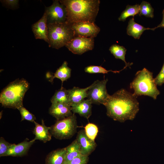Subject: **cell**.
<instances>
[{
	"label": "cell",
	"mask_w": 164,
	"mask_h": 164,
	"mask_svg": "<svg viewBox=\"0 0 164 164\" xmlns=\"http://www.w3.org/2000/svg\"><path fill=\"white\" fill-rule=\"evenodd\" d=\"M103 105L106 108L108 116L121 122L133 120L139 110L136 97L124 89L109 95Z\"/></svg>",
	"instance_id": "cell-1"
},
{
	"label": "cell",
	"mask_w": 164,
	"mask_h": 164,
	"mask_svg": "<svg viewBox=\"0 0 164 164\" xmlns=\"http://www.w3.org/2000/svg\"><path fill=\"white\" fill-rule=\"evenodd\" d=\"M66 7V22L70 24L80 22H94L98 14L99 0H61Z\"/></svg>",
	"instance_id": "cell-2"
},
{
	"label": "cell",
	"mask_w": 164,
	"mask_h": 164,
	"mask_svg": "<svg viewBox=\"0 0 164 164\" xmlns=\"http://www.w3.org/2000/svg\"><path fill=\"white\" fill-rule=\"evenodd\" d=\"M29 87V82L23 78L10 82L2 91L0 103L5 108L18 109L23 106V98Z\"/></svg>",
	"instance_id": "cell-3"
},
{
	"label": "cell",
	"mask_w": 164,
	"mask_h": 164,
	"mask_svg": "<svg viewBox=\"0 0 164 164\" xmlns=\"http://www.w3.org/2000/svg\"><path fill=\"white\" fill-rule=\"evenodd\" d=\"M130 84V88L134 91L133 94L137 97L141 95L148 96L156 99L160 94L157 87L153 73L146 68L138 71Z\"/></svg>",
	"instance_id": "cell-4"
},
{
	"label": "cell",
	"mask_w": 164,
	"mask_h": 164,
	"mask_svg": "<svg viewBox=\"0 0 164 164\" xmlns=\"http://www.w3.org/2000/svg\"><path fill=\"white\" fill-rule=\"evenodd\" d=\"M47 27L49 47L58 49L75 36L71 25L66 22L47 24Z\"/></svg>",
	"instance_id": "cell-5"
},
{
	"label": "cell",
	"mask_w": 164,
	"mask_h": 164,
	"mask_svg": "<svg viewBox=\"0 0 164 164\" xmlns=\"http://www.w3.org/2000/svg\"><path fill=\"white\" fill-rule=\"evenodd\" d=\"M77 127L76 117L73 113L69 117L57 120L51 126L50 132L52 135L56 139H68L76 133Z\"/></svg>",
	"instance_id": "cell-6"
},
{
	"label": "cell",
	"mask_w": 164,
	"mask_h": 164,
	"mask_svg": "<svg viewBox=\"0 0 164 164\" xmlns=\"http://www.w3.org/2000/svg\"><path fill=\"white\" fill-rule=\"evenodd\" d=\"M108 79L97 80L87 92V98L92 104H104L109 95L106 88Z\"/></svg>",
	"instance_id": "cell-7"
},
{
	"label": "cell",
	"mask_w": 164,
	"mask_h": 164,
	"mask_svg": "<svg viewBox=\"0 0 164 164\" xmlns=\"http://www.w3.org/2000/svg\"><path fill=\"white\" fill-rule=\"evenodd\" d=\"M47 24L63 23L66 22L67 13L65 6L59 0L53 1L52 4L46 7Z\"/></svg>",
	"instance_id": "cell-8"
},
{
	"label": "cell",
	"mask_w": 164,
	"mask_h": 164,
	"mask_svg": "<svg viewBox=\"0 0 164 164\" xmlns=\"http://www.w3.org/2000/svg\"><path fill=\"white\" fill-rule=\"evenodd\" d=\"M73 54L81 55L94 47V38L75 36L65 46Z\"/></svg>",
	"instance_id": "cell-9"
},
{
	"label": "cell",
	"mask_w": 164,
	"mask_h": 164,
	"mask_svg": "<svg viewBox=\"0 0 164 164\" xmlns=\"http://www.w3.org/2000/svg\"><path fill=\"white\" fill-rule=\"evenodd\" d=\"M75 36L94 38L100 31V28L94 22H80L71 24Z\"/></svg>",
	"instance_id": "cell-10"
},
{
	"label": "cell",
	"mask_w": 164,
	"mask_h": 164,
	"mask_svg": "<svg viewBox=\"0 0 164 164\" xmlns=\"http://www.w3.org/2000/svg\"><path fill=\"white\" fill-rule=\"evenodd\" d=\"M80 147L81 155L89 156L96 148L97 144L86 135L84 130H81L77 133L76 139Z\"/></svg>",
	"instance_id": "cell-11"
},
{
	"label": "cell",
	"mask_w": 164,
	"mask_h": 164,
	"mask_svg": "<svg viewBox=\"0 0 164 164\" xmlns=\"http://www.w3.org/2000/svg\"><path fill=\"white\" fill-rule=\"evenodd\" d=\"M32 28L36 39L43 40L49 44L47 15L46 12H45L39 20L32 25Z\"/></svg>",
	"instance_id": "cell-12"
},
{
	"label": "cell",
	"mask_w": 164,
	"mask_h": 164,
	"mask_svg": "<svg viewBox=\"0 0 164 164\" xmlns=\"http://www.w3.org/2000/svg\"><path fill=\"white\" fill-rule=\"evenodd\" d=\"M72 112L70 105L63 103L52 104L49 109V114L57 120L71 116L73 114Z\"/></svg>",
	"instance_id": "cell-13"
},
{
	"label": "cell",
	"mask_w": 164,
	"mask_h": 164,
	"mask_svg": "<svg viewBox=\"0 0 164 164\" xmlns=\"http://www.w3.org/2000/svg\"><path fill=\"white\" fill-rule=\"evenodd\" d=\"M35 141H29L26 138L23 141L18 144H12L7 152L6 156L22 157L25 155Z\"/></svg>",
	"instance_id": "cell-14"
},
{
	"label": "cell",
	"mask_w": 164,
	"mask_h": 164,
	"mask_svg": "<svg viewBox=\"0 0 164 164\" xmlns=\"http://www.w3.org/2000/svg\"><path fill=\"white\" fill-rule=\"evenodd\" d=\"M33 122L35 126L33 133L35 135V137L32 140L35 142L36 140H38L44 143L50 141L52 136L50 132L51 127L46 126L43 119L42 120L41 124H39L35 121Z\"/></svg>",
	"instance_id": "cell-15"
},
{
	"label": "cell",
	"mask_w": 164,
	"mask_h": 164,
	"mask_svg": "<svg viewBox=\"0 0 164 164\" xmlns=\"http://www.w3.org/2000/svg\"><path fill=\"white\" fill-rule=\"evenodd\" d=\"M92 104L88 99H84L79 103L71 105V111L73 114H78L88 119L92 114Z\"/></svg>",
	"instance_id": "cell-16"
},
{
	"label": "cell",
	"mask_w": 164,
	"mask_h": 164,
	"mask_svg": "<svg viewBox=\"0 0 164 164\" xmlns=\"http://www.w3.org/2000/svg\"><path fill=\"white\" fill-rule=\"evenodd\" d=\"M66 147L52 151L47 155L46 164H65Z\"/></svg>",
	"instance_id": "cell-17"
},
{
	"label": "cell",
	"mask_w": 164,
	"mask_h": 164,
	"mask_svg": "<svg viewBox=\"0 0 164 164\" xmlns=\"http://www.w3.org/2000/svg\"><path fill=\"white\" fill-rule=\"evenodd\" d=\"M92 86V84L84 88L74 87L68 89L70 105L79 103L87 97V92Z\"/></svg>",
	"instance_id": "cell-18"
},
{
	"label": "cell",
	"mask_w": 164,
	"mask_h": 164,
	"mask_svg": "<svg viewBox=\"0 0 164 164\" xmlns=\"http://www.w3.org/2000/svg\"><path fill=\"white\" fill-rule=\"evenodd\" d=\"M147 30L154 31L153 28H145L135 21L134 17L130 19L127 28V33L128 35L133 37L135 39L140 38L143 32Z\"/></svg>",
	"instance_id": "cell-19"
},
{
	"label": "cell",
	"mask_w": 164,
	"mask_h": 164,
	"mask_svg": "<svg viewBox=\"0 0 164 164\" xmlns=\"http://www.w3.org/2000/svg\"><path fill=\"white\" fill-rule=\"evenodd\" d=\"M71 69L68 66V63L66 61L63 63L62 65L56 71L54 75L51 77L50 81L52 82L54 78L60 79L62 83L67 80L71 76Z\"/></svg>",
	"instance_id": "cell-20"
},
{
	"label": "cell",
	"mask_w": 164,
	"mask_h": 164,
	"mask_svg": "<svg viewBox=\"0 0 164 164\" xmlns=\"http://www.w3.org/2000/svg\"><path fill=\"white\" fill-rule=\"evenodd\" d=\"M50 101L52 104L63 103L70 105L68 90L62 87L56 91Z\"/></svg>",
	"instance_id": "cell-21"
},
{
	"label": "cell",
	"mask_w": 164,
	"mask_h": 164,
	"mask_svg": "<svg viewBox=\"0 0 164 164\" xmlns=\"http://www.w3.org/2000/svg\"><path fill=\"white\" fill-rule=\"evenodd\" d=\"M65 164H67L76 157L81 155L79 144L76 139L66 147Z\"/></svg>",
	"instance_id": "cell-22"
},
{
	"label": "cell",
	"mask_w": 164,
	"mask_h": 164,
	"mask_svg": "<svg viewBox=\"0 0 164 164\" xmlns=\"http://www.w3.org/2000/svg\"><path fill=\"white\" fill-rule=\"evenodd\" d=\"M109 50L115 58L123 61L125 63V65L132 64V63H127L125 60V55L127 50L123 46L114 44L110 47Z\"/></svg>",
	"instance_id": "cell-23"
},
{
	"label": "cell",
	"mask_w": 164,
	"mask_h": 164,
	"mask_svg": "<svg viewBox=\"0 0 164 164\" xmlns=\"http://www.w3.org/2000/svg\"><path fill=\"white\" fill-rule=\"evenodd\" d=\"M140 5L136 4L133 5H128L126 9L121 12L118 18L119 21H125L127 18L130 16L133 17L139 12Z\"/></svg>",
	"instance_id": "cell-24"
},
{
	"label": "cell",
	"mask_w": 164,
	"mask_h": 164,
	"mask_svg": "<svg viewBox=\"0 0 164 164\" xmlns=\"http://www.w3.org/2000/svg\"><path fill=\"white\" fill-rule=\"evenodd\" d=\"M139 5L138 14L140 16L143 15L152 18H153L154 9L149 2L143 1Z\"/></svg>",
	"instance_id": "cell-25"
},
{
	"label": "cell",
	"mask_w": 164,
	"mask_h": 164,
	"mask_svg": "<svg viewBox=\"0 0 164 164\" xmlns=\"http://www.w3.org/2000/svg\"><path fill=\"white\" fill-rule=\"evenodd\" d=\"M130 66L129 65H125L124 68L119 71H113L111 70H107L101 66H89L86 67L84 69L85 72L90 73H102L103 74L107 73L109 72L114 73H119L121 71L127 67Z\"/></svg>",
	"instance_id": "cell-26"
},
{
	"label": "cell",
	"mask_w": 164,
	"mask_h": 164,
	"mask_svg": "<svg viewBox=\"0 0 164 164\" xmlns=\"http://www.w3.org/2000/svg\"><path fill=\"white\" fill-rule=\"evenodd\" d=\"M84 131L87 137L94 141L98 132L97 126L94 124L88 123L84 127Z\"/></svg>",
	"instance_id": "cell-27"
},
{
	"label": "cell",
	"mask_w": 164,
	"mask_h": 164,
	"mask_svg": "<svg viewBox=\"0 0 164 164\" xmlns=\"http://www.w3.org/2000/svg\"><path fill=\"white\" fill-rule=\"evenodd\" d=\"M21 116V121L26 120L31 122H33L36 119V117L32 114L29 112L23 106H22L18 109Z\"/></svg>",
	"instance_id": "cell-28"
},
{
	"label": "cell",
	"mask_w": 164,
	"mask_h": 164,
	"mask_svg": "<svg viewBox=\"0 0 164 164\" xmlns=\"http://www.w3.org/2000/svg\"><path fill=\"white\" fill-rule=\"evenodd\" d=\"M12 144L6 141L2 137L0 138V156H6L8 151Z\"/></svg>",
	"instance_id": "cell-29"
},
{
	"label": "cell",
	"mask_w": 164,
	"mask_h": 164,
	"mask_svg": "<svg viewBox=\"0 0 164 164\" xmlns=\"http://www.w3.org/2000/svg\"><path fill=\"white\" fill-rule=\"evenodd\" d=\"M89 159L88 156L80 155L74 159L67 164H87Z\"/></svg>",
	"instance_id": "cell-30"
},
{
	"label": "cell",
	"mask_w": 164,
	"mask_h": 164,
	"mask_svg": "<svg viewBox=\"0 0 164 164\" xmlns=\"http://www.w3.org/2000/svg\"><path fill=\"white\" fill-rule=\"evenodd\" d=\"M154 80L157 85L161 86L164 83V63L159 73L154 78Z\"/></svg>",
	"instance_id": "cell-31"
},
{
	"label": "cell",
	"mask_w": 164,
	"mask_h": 164,
	"mask_svg": "<svg viewBox=\"0 0 164 164\" xmlns=\"http://www.w3.org/2000/svg\"><path fill=\"white\" fill-rule=\"evenodd\" d=\"M1 1L5 5L12 8L17 6L19 3V0H5Z\"/></svg>",
	"instance_id": "cell-32"
},
{
	"label": "cell",
	"mask_w": 164,
	"mask_h": 164,
	"mask_svg": "<svg viewBox=\"0 0 164 164\" xmlns=\"http://www.w3.org/2000/svg\"><path fill=\"white\" fill-rule=\"evenodd\" d=\"M162 19L161 23L159 25L153 28L154 30L156 29L159 28H164V9L163 10L162 12Z\"/></svg>",
	"instance_id": "cell-33"
}]
</instances>
